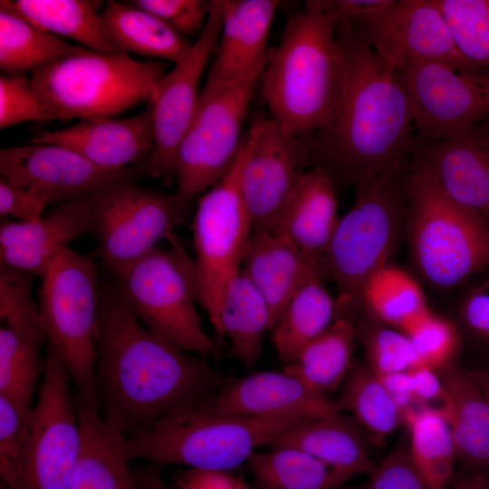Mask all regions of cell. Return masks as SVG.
Returning <instances> with one entry per match:
<instances>
[{"instance_id": "cell-1", "label": "cell", "mask_w": 489, "mask_h": 489, "mask_svg": "<svg viewBox=\"0 0 489 489\" xmlns=\"http://www.w3.org/2000/svg\"><path fill=\"white\" fill-rule=\"evenodd\" d=\"M218 376L206 358L149 331L116 280L101 281L95 395L102 418L132 437L208 401Z\"/></svg>"}, {"instance_id": "cell-2", "label": "cell", "mask_w": 489, "mask_h": 489, "mask_svg": "<svg viewBox=\"0 0 489 489\" xmlns=\"http://www.w3.org/2000/svg\"><path fill=\"white\" fill-rule=\"evenodd\" d=\"M337 41L342 75L335 105L315 134L312 158L336 187L358 185L408 161L415 134L398 72L345 22Z\"/></svg>"}, {"instance_id": "cell-3", "label": "cell", "mask_w": 489, "mask_h": 489, "mask_svg": "<svg viewBox=\"0 0 489 489\" xmlns=\"http://www.w3.org/2000/svg\"><path fill=\"white\" fill-rule=\"evenodd\" d=\"M338 22L331 1L306 2L287 21L261 74L272 119L293 136L316 134L337 101L342 75Z\"/></svg>"}, {"instance_id": "cell-4", "label": "cell", "mask_w": 489, "mask_h": 489, "mask_svg": "<svg viewBox=\"0 0 489 489\" xmlns=\"http://www.w3.org/2000/svg\"><path fill=\"white\" fill-rule=\"evenodd\" d=\"M411 161L355 187L354 203L339 218L323 265L338 291L337 315L352 317L362 308V292L377 271L389 264L405 235Z\"/></svg>"}, {"instance_id": "cell-5", "label": "cell", "mask_w": 489, "mask_h": 489, "mask_svg": "<svg viewBox=\"0 0 489 489\" xmlns=\"http://www.w3.org/2000/svg\"><path fill=\"white\" fill-rule=\"evenodd\" d=\"M310 418H254L220 415L205 403L168 417L128 438L132 460L161 467L227 471L247 463L262 446H270L285 431Z\"/></svg>"}, {"instance_id": "cell-6", "label": "cell", "mask_w": 489, "mask_h": 489, "mask_svg": "<svg viewBox=\"0 0 489 489\" xmlns=\"http://www.w3.org/2000/svg\"><path fill=\"white\" fill-rule=\"evenodd\" d=\"M405 236L411 259L433 287L463 285L489 265V226L447 197L411 160Z\"/></svg>"}, {"instance_id": "cell-7", "label": "cell", "mask_w": 489, "mask_h": 489, "mask_svg": "<svg viewBox=\"0 0 489 489\" xmlns=\"http://www.w3.org/2000/svg\"><path fill=\"white\" fill-rule=\"evenodd\" d=\"M166 64L82 48L31 72L56 119L109 118L149 101Z\"/></svg>"}, {"instance_id": "cell-8", "label": "cell", "mask_w": 489, "mask_h": 489, "mask_svg": "<svg viewBox=\"0 0 489 489\" xmlns=\"http://www.w3.org/2000/svg\"><path fill=\"white\" fill-rule=\"evenodd\" d=\"M168 242V247L158 246L113 278L131 312L149 331L188 352L215 356L216 343L196 307L193 259L176 235Z\"/></svg>"}, {"instance_id": "cell-9", "label": "cell", "mask_w": 489, "mask_h": 489, "mask_svg": "<svg viewBox=\"0 0 489 489\" xmlns=\"http://www.w3.org/2000/svg\"><path fill=\"white\" fill-rule=\"evenodd\" d=\"M38 307L50 344L65 362L77 398L95 400L101 280L94 260L71 247L42 276Z\"/></svg>"}, {"instance_id": "cell-10", "label": "cell", "mask_w": 489, "mask_h": 489, "mask_svg": "<svg viewBox=\"0 0 489 489\" xmlns=\"http://www.w3.org/2000/svg\"><path fill=\"white\" fill-rule=\"evenodd\" d=\"M97 254L116 279L175 235L189 216V199L139 186L132 177L110 181L88 193Z\"/></svg>"}, {"instance_id": "cell-11", "label": "cell", "mask_w": 489, "mask_h": 489, "mask_svg": "<svg viewBox=\"0 0 489 489\" xmlns=\"http://www.w3.org/2000/svg\"><path fill=\"white\" fill-rule=\"evenodd\" d=\"M338 20L398 72L423 62L482 72L458 50L436 0H331Z\"/></svg>"}, {"instance_id": "cell-12", "label": "cell", "mask_w": 489, "mask_h": 489, "mask_svg": "<svg viewBox=\"0 0 489 489\" xmlns=\"http://www.w3.org/2000/svg\"><path fill=\"white\" fill-rule=\"evenodd\" d=\"M266 62L228 80L206 78L177 153V193L190 199L216 184L232 167L250 101Z\"/></svg>"}, {"instance_id": "cell-13", "label": "cell", "mask_w": 489, "mask_h": 489, "mask_svg": "<svg viewBox=\"0 0 489 489\" xmlns=\"http://www.w3.org/2000/svg\"><path fill=\"white\" fill-rule=\"evenodd\" d=\"M242 145V143H241ZM242 146L226 174L199 198L193 218L197 302L215 321L229 281L241 270L253 231L239 187Z\"/></svg>"}, {"instance_id": "cell-14", "label": "cell", "mask_w": 489, "mask_h": 489, "mask_svg": "<svg viewBox=\"0 0 489 489\" xmlns=\"http://www.w3.org/2000/svg\"><path fill=\"white\" fill-rule=\"evenodd\" d=\"M44 371L27 429L24 489H68L81 450L68 368L47 343Z\"/></svg>"}, {"instance_id": "cell-15", "label": "cell", "mask_w": 489, "mask_h": 489, "mask_svg": "<svg viewBox=\"0 0 489 489\" xmlns=\"http://www.w3.org/2000/svg\"><path fill=\"white\" fill-rule=\"evenodd\" d=\"M398 73L411 109L414 147L455 137L489 117V71L423 62Z\"/></svg>"}, {"instance_id": "cell-16", "label": "cell", "mask_w": 489, "mask_h": 489, "mask_svg": "<svg viewBox=\"0 0 489 489\" xmlns=\"http://www.w3.org/2000/svg\"><path fill=\"white\" fill-rule=\"evenodd\" d=\"M241 146L239 187L253 231L273 228L308 170L312 143L263 118L252 124Z\"/></svg>"}, {"instance_id": "cell-17", "label": "cell", "mask_w": 489, "mask_h": 489, "mask_svg": "<svg viewBox=\"0 0 489 489\" xmlns=\"http://www.w3.org/2000/svg\"><path fill=\"white\" fill-rule=\"evenodd\" d=\"M222 28L221 1H212L205 27L187 53L157 82L150 100L154 147L139 175L172 182L179 145L197 110L200 79Z\"/></svg>"}, {"instance_id": "cell-18", "label": "cell", "mask_w": 489, "mask_h": 489, "mask_svg": "<svg viewBox=\"0 0 489 489\" xmlns=\"http://www.w3.org/2000/svg\"><path fill=\"white\" fill-rule=\"evenodd\" d=\"M0 174L50 204H59L110 181L134 177L139 170L137 167L122 171L106 170L64 146L27 141L0 150Z\"/></svg>"}, {"instance_id": "cell-19", "label": "cell", "mask_w": 489, "mask_h": 489, "mask_svg": "<svg viewBox=\"0 0 489 489\" xmlns=\"http://www.w3.org/2000/svg\"><path fill=\"white\" fill-rule=\"evenodd\" d=\"M418 166L452 200L489 226V124L482 121L453 138L417 145Z\"/></svg>"}, {"instance_id": "cell-20", "label": "cell", "mask_w": 489, "mask_h": 489, "mask_svg": "<svg viewBox=\"0 0 489 489\" xmlns=\"http://www.w3.org/2000/svg\"><path fill=\"white\" fill-rule=\"evenodd\" d=\"M28 141L64 146L106 170H127L144 164L152 153L151 106L148 101L139 114L126 118L87 119L64 129L41 130Z\"/></svg>"}, {"instance_id": "cell-21", "label": "cell", "mask_w": 489, "mask_h": 489, "mask_svg": "<svg viewBox=\"0 0 489 489\" xmlns=\"http://www.w3.org/2000/svg\"><path fill=\"white\" fill-rule=\"evenodd\" d=\"M91 200L84 194L56 204L34 221L1 219L0 265L43 276L72 242L91 233Z\"/></svg>"}, {"instance_id": "cell-22", "label": "cell", "mask_w": 489, "mask_h": 489, "mask_svg": "<svg viewBox=\"0 0 489 489\" xmlns=\"http://www.w3.org/2000/svg\"><path fill=\"white\" fill-rule=\"evenodd\" d=\"M205 406L220 415L254 418H312L340 410L337 401L314 392L283 369L237 379Z\"/></svg>"}, {"instance_id": "cell-23", "label": "cell", "mask_w": 489, "mask_h": 489, "mask_svg": "<svg viewBox=\"0 0 489 489\" xmlns=\"http://www.w3.org/2000/svg\"><path fill=\"white\" fill-rule=\"evenodd\" d=\"M75 402L82 442L68 489H141L127 436L102 418L95 400Z\"/></svg>"}, {"instance_id": "cell-24", "label": "cell", "mask_w": 489, "mask_h": 489, "mask_svg": "<svg viewBox=\"0 0 489 489\" xmlns=\"http://www.w3.org/2000/svg\"><path fill=\"white\" fill-rule=\"evenodd\" d=\"M337 187L321 168L300 179L274 226L315 266L323 278L324 256L337 226Z\"/></svg>"}, {"instance_id": "cell-25", "label": "cell", "mask_w": 489, "mask_h": 489, "mask_svg": "<svg viewBox=\"0 0 489 489\" xmlns=\"http://www.w3.org/2000/svg\"><path fill=\"white\" fill-rule=\"evenodd\" d=\"M222 28L207 78L228 80L267 62L277 0H220Z\"/></svg>"}, {"instance_id": "cell-26", "label": "cell", "mask_w": 489, "mask_h": 489, "mask_svg": "<svg viewBox=\"0 0 489 489\" xmlns=\"http://www.w3.org/2000/svg\"><path fill=\"white\" fill-rule=\"evenodd\" d=\"M241 266L243 273L269 306L272 329L300 284L312 273L320 274L294 244L275 227L252 232Z\"/></svg>"}, {"instance_id": "cell-27", "label": "cell", "mask_w": 489, "mask_h": 489, "mask_svg": "<svg viewBox=\"0 0 489 489\" xmlns=\"http://www.w3.org/2000/svg\"><path fill=\"white\" fill-rule=\"evenodd\" d=\"M446 399L440 413L449 426L463 470L489 471V399L469 369L455 363L438 370Z\"/></svg>"}, {"instance_id": "cell-28", "label": "cell", "mask_w": 489, "mask_h": 489, "mask_svg": "<svg viewBox=\"0 0 489 489\" xmlns=\"http://www.w3.org/2000/svg\"><path fill=\"white\" fill-rule=\"evenodd\" d=\"M272 446H289L306 452L334 471L343 483L369 475L375 466L363 428L340 410L297 424Z\"/></svg>"}, {"instance_id": "cell-29", "label": "cell", "mask_w": 489, "mask_h": 489, "mask_svg": "<svg viewBox=\"0 0 489 489\" xmlns=\"http://www.w3.org/2000/svg\"><path fill=\"white\" fill-rule=\"evenodd\" d=\"M212 325L228 340L242 363L252 366L258 360L264 335L272 330V316L265 300L241 270L227 283Z\"/></svg>"}, {"instance_id": "cell-30", "label": "cell", "mask_w": 489, "mask_h": 489, "mask_svg": "<svg viewBox=\"0 0 489 489\" xmlns=\"http://www.w3.org/2000/svg\"><path fill=\"white\" fill-rule=\"evenodd\" d=\"M101 1L1 0L0 9L11 11L59 37L74 40L87 49L121 53L104 28Z\"/></svg>"}, {"instance_id": "cell-31", "label": "cell", "mask_w": 489, "mask_h": 489, "mask_svg": "<svg viewBox=\"0 0 489 489\" xmlns=\"http://www.w3.org/2000/svg\"><path fill=\"white\" fill-rule=\"evenodd\" d=\"M322 280L318 273L310 274L289 299L271 330L276 355L284 366L337 317L336 300Z\"/></svg>"}, {"instance_id": "cell-32", "label": "cell", "mask_w": 489, "mask_h": 489, "mask_svg": "<svg viewBox=\"0 0 489 489\" xmlns=\"http://www.w3.org/2000/svg\"><path fill=\"white\" fill-rule=\"evenodd\" d=\"M101 20L110 39L129 53L177 62L191 43L151 13L128 2H105Z\"/></svg>"}, {"instance_id": "cell-33", "label": "cell", "mask_w": 489, "mask_h": 489, "mask_svg": "<svg viewBox=\"0 0 489 489\" xmlns=\"http://www.w3.org/2000/svg\"><path fill=\"white\" fill-rule=\"evenodd\" d=\"M357 330L347 317L337 316L330 327L305 345L283 370L314 392L328 393L344 383L351 367Z\"/></svg>"}, {"instance_id": "cell-34", "label": "cell", "mask_w": 489, "mask_h": 489, "mask_svg": "<svg viewBox=\"0 0 489 489\" xmlns=\"http://www.w3.org/2000/svg\"><path fill=\"white\" fill-rule=\"evenodd\" d=\"M412 462L426 489H448L455 474V447L447 421L436 409L417 406L404 412Z\"/></svg>"}, {"instance_id": "cell-35", "label": "cell", "mask_w": 489, "mask_h": 489, "mask_svg": "<svg viewBox=\"0 0 489 489\" xmlns=\"http://www.w3.org/2000/svg\"><path fill=\"white\" fill-rule=\"evenodd\" d=\"M46 341L43 335L0 328V397L24 417H30L43 376L42 347Z\"/></svg>"}, {"instance_id": "cell-36", "label": "cell", "mask_w": 489, "mask_h": 489, "mask_svg": "<svg viewBox=\"0 0 489 489\" xmlns=\"http://www.w3.org/2000/svg\"><path fill=\"white\" fill-rule=\"evenodd\" d=\"M82 49L11 11L0 9V68L5 75L32 72Z\"/></svg>"}, {"instance_id": "cell-37", "label": "cell", "mask_w": 489, "mask_h": 489, "mask_svg": "<svg viewBox=\"0 0 489 489\" xmlns=\"http://www.w3.org/2000/svg\"><path fill=\"white\" fill-rule=\"evenodd\" d=\"M247 465L259 489H337L343 484L323 463L289 446L257 450Z\"/></svg>"}, {"instance_id": "cell-38", "label": "cell", "mask_w": 489, "mask_h": 489, "mask_svg": "<svg viewBox=\"0 0 489 489\" xmlns=\"http://www.w3.org/2000/svg\"><path fill=\"white\" fill-rule=\"evenodd\" d=\"M337 404L340 411L350 412L376 443L383 442L404 424V411L365 363L352 365Z\"/></svg>"}, {"instance_id": "cell-39", "label": "cell", "mask_w": 489, "mask_h": 489, "mask_svg": "<svg viewBox=\"0 0 489 489\" xmlns=\"http://www.w3.org/2000/svg\"><path fill=\"white\" fill-rule=\"evenodd\" d=\"M362 308L385 325L400 331L429 310L417 282L390 264L367 281L362 292Z\"/></svg>"}, {"instance_id": "cell-40", "label": "cell", "mask_w": 489, "mask_h": 489, "mask_svg": "<svg viewBox=\"0 0 489 489\" xmlns=\"http://www.w3.org/2000/svg\"><path fill=\"white\" fill-rule=\"evenodd\" d=\"M352 321L363 345L365 364L375 374L408 371L419 366L416 350L404 332L385 325L364 308Z\"/></svg>"}, {"instance_id": "cell-41", "label": "cell", "mask_w": 489, "mask_h": 489, "mask_svg": "<svg viewBox=\"0 0 489 489\" xmlns=\"http://www.w3.org/2000/svg\"><path fill=\"white\" fill-rule=\"evenodd\" d=\"M460 53L489 71V0H436Z\"/></svg>"}, {"instance_id": "cell-42", "label": "cell", "mask_w": 489, "mask_h": 489, "mask_svg": "<svg viewBox=\"0 0 489 489\" xmlns=\"http://www.w3.org/2000/svg\"><path fill=\"white\" fill-rule=\"evenodd\" d=\"M402 332L409 338L419 366L438 371L455 363L462 343V332L458 325L450 320L428 310L409 323Z\"/></svg>"}, {"instance_id": "cell-43", "label": "cell", "mask_w": 489, "mask_h": 489, "mask_svg": "<svg viewBox=\"0 0 489 489\" xmlns=\"http://www.w3.org/2000/svg\"><path fill=\"white\" fill-rule=\"evenodd\" d=\"M33 276L0 265V320L2 326L46 336L33 298Z\"/></svg>"}, {"instance_id": "cell-44", "label": "cell", "mask_w": 489, "mask_h": 489, "mask_svg": "<svg viewBox=\"0 0 489 489\" xmlns=\"http://www.w3.org/2000/svg\"><path fill=\"white\" fill-rule=\"evenodd\" d=\"M56 116L24 74L0 77V129L27 121H53Z\"/></svg>"}, {"instance_id": "cell-45", "label": "cell", "mask_w": 489, "mask_h": 489, "mask_svg": "<svg viewBox=\"0 0 489 489\" xmlns=\"http://www.w3.org/2000/svg\"><path fill=\"white\" fill-rule=\"evenodd\" d=\"M29 417L0 397V475L7 489H24V456Z\"/></svg>"}, {"instance_id": "cell-46", "label": "cell", "mask_w": 489, "mask_h": 489, "mask_svg": "<svg viewBox=\"0 0 489 489\" xmlns=\"http://www.w3.org/2000/svg\"><path fill=\"white\" fill-rule=\"evenodd\" d=\"M463 285L456 302L458 327L476 348L489 354V265Z\"/></svg>"}, {"instance_id": "cell-47", "label": "cell", "mask_w": 489, "mask_h": 489, "mask_svg": "<svg viewBox=\"0 0 489 489\" xmlns=\"http://www.w3.org/2000/svg\"><path fill=\"white\" fill-rule=\"evenodd\" d=\"M368 475L360 485L337 489H426L410 457L408 437H401Z\"/></svg>"}, {"instance_id": "cell-48", "label": "cell", "mask_w": 489, "mask_h": 489, "mask_svg": "<svg viewBox=\"0 0 489 489\" xmlns=\"http://www.w3.org/2000/svg\"><path fill=\"white\" fill-rule=\"evenodd\" d=\"M127 2L151 13L184 37L202 32L212 5V1L203 0H130Z\"/></svg>"}, {"instance_id": "cell-49", "label": "cell", "mask_w": 489, "mask_h": 489, "mask_svg": "<svg viewBox=\"0 0 489 489\" xmlns=\"http://www.w3.org/2000/svg\"><path fill=\"white\" fill-rule=\"evenodd\" d=\"M49 204L44 197L0 177L1 219L34 221L43 216Z\"/></svg>"}, {"instance_id": "cell-50", "label": "cell", "mask_w": 489, "mask_h": 489, "mask_svg": "<svg viewBox=\"0 0 489 489\" xmlns=\"http://www.w3.org/2000/svg\"><path fill=\"white\" fill-rule=\"evenodd\" d=\"M174 489H253L227 471L187 468L175 476Z\"/></svg>"}, {"instance_id": "cell-51", "label": "cell", "mask_w": 489, "mask_h": 489, "mask_svg": "<svg viewBox=\"0 0 489 489\" xmlns=\"http://www.w3.org/2000/svg\"><path fill=\"white\" fill-rule=\"evenodd\" d=\"M409 371L417 404L440 412L445 403L446 390L438 371L424 366H417Z\"/></svg>"}, {"instance_id": "cell-52", "label": "cell", "mask_w": 489, "mask_h": 489, "mask_svg": "<svg viewBox=\"0 0 489 489\" xmlns=\"http://www.w3.org/2000/svg\"><path fill=\"white\" fill-rule=\"evenodd\" d=\"M378 377L404 412L408 408L418 406L413 394L412 379L409 370L380 376L378 375Z\"/></svg>"}, {"instance_id": "cell-53", "label": "cell", "mask_w": 489, "mask_h": 489, "mask_svg": "<svg viewBox=\"0 0 489 489\" xmlns=\"http://www.w3.org/2000/svg\"><path fill=\"white\" fill-rule=\"evenodd\" d=\"M448 489H489V471L455 472Z\"/></svg>"}, {"instance_id": "cell-54", "label": "cell", "mask_w": 489, "mask_h": 489, "mask_svg": "<svg viewBox=\"0 0 489 489\" xmlns=\"http://www.w3.org/2000/svg\"><path fill=\"white\" fill-rule=\"evenodd\" d=\"M159 466L149 465L136 470L141 489H174L163 479Z\"/></svg>"}, {"instance_id": "cell-55", "label": "cell", "mask_w": 489, "mask_h": 489, "mask_svg": "<svg viewBox=\"0 0 489 489\" xmlns=\"http://www.w3.org/2000/svg\"><path fill=\"white\" fill-rule=\"evenodd\" d=\"M483 391L489 399V368L471 369Z\"/></svg>"}, {"instance_id": "cell-56", "label": "cell", "mask_w": 489, "mask_h": 489, "mask_svg": "<svg viewBox=\"0 0 489 489\" xmlns=\"http://www.w3.org/2000/svg\"><path fill=\"white\" fill-rule=\"evenodd\" d=\"M0 489H7V488L1 483Z\"/></svg>"}]
</instances>
